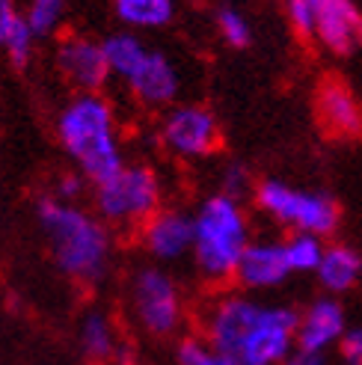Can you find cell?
<instances>
[{
  "instance_id": "6da1fadb",
  "label": "cell",
  "mask_w": 362,
  "mask_h": 365,
  "mask_svg": "<svg viewBox=\"0 0 362 365\" xmlns=\"http://www.w3.org/2000/svg\"><path fill=\"white\" fill-rule=\"evenodd\" d=\"M300 315L288 306H262L247 297H226L214 309L211 348L234 365H282L297 344Z\"/></svg>"
},
{
  "instance_id": "7a4b0ae2",
  "label": "cell",
  "mask_w": 362,
  "mask_h": 365,
  "mask_svg": "<svg viewBox=\"0 0 362 365\" xmlns=\"http://www.w3.org/2000/svg\"><path fill=\"white\" fill-rule=\"evenodd\" d=\"M60 137L66 152L95 185H104L122 173L119 145L113 137V113L101 96L83 93L71 101L60 116Z\"/></svg>"
},
{
  "instance_id": "3957f363",
  "label": "cell",
  "mask_w": 362,
  "mask_h": 365,
  "mask_svg": "<svg viewBox=\"0 0 362 365\" xmlns=\"http://www.w3.org/2000/svg\"><path fill=\"white\" fill-rule=\"evenodd\" d=\"M39 220L45 226V235L53 250V262L63 273L83 282H95L110 255V241L101 223L83 211L63 205L57 199H45L39 205Z\"/></svg>"
},
{
  "instance_id": "277c9868",
  "label": "cell",
  "mask_w": 362,
  "mask_h": 365,
  "mask_svg": "<svg viewBox=\"0 0 362 365\" xmlns=\"http://www.w3.org/2000/svg\"><path fill=\"white\" fill-rule=\"evenodd\" d=\"M247 217L238 205V199L217 193L205 199L196 211V244L193 255L199 270L211 279H226L238 270L244 252L249 247Z\"/></svg>"
},
{
  "instance_id": "5b68a950",
  "label": "cell",
  "mask_w": 362,
  "mask_h": 365,
  "mask_svg": "<svg viewBox=\"0 0 362 365\" xmlns=\"http://www.w3.org/2000/svg\"><path fill=\"white\" fill-rule=\"evenodd\" d=\"M256 202L276 217L279 223L294 226L297 232L324 238L338 226V205L327 193H309V190H294L282 185V181L267 178L256 190Z\"/></svg>"
},
{
  "instance_id": "8992f818",
  "label": "cell",
  "mask_w": 362,
  "mask_h": 365,
  "mask_svg": "<svg viewBox=\"0 0 362 365\" xmlns=\"http://www.w3.org/2000/svg\"><path fill=\"white\" fill-rule=\"evenodd\" d=\"M157 181L146 167H122L110 181L98 185V211L107 220H143L157 205Z\"/></svg>"
},
{
  "instance_id": "52a82bcc",
  "label": "cell",
  "mask_w": 362,
  "mask_h": 365,
  "mask_svg": "<svg viewBox=\"0 0 362 365\" xmlns=\"http://www.w3.org/2000/svg\"><path fill=\"white\" fill-rule=\"evenodd\" d=\"M134 303L137 315L143 327L157 336L172 333V327L178 324V294L175 285L167 273H160L155 267L140 270L134 279Z\"/></svg>"
},
{
  "instance_id": "ba28073f",
  "label": "cell",
  "mask_w": 362,
  "mask_h": 365,
  "mask_svg": "<svg viewBox=\"0 0 362 365\" xmlns=\"http://www.w3.org/2000/svg\"><path fill=\"white\" fill-rule=\"evenodd\" d=\"M315 39L333 53H351L362 45V9L351 0H318Z\"/></svg>"
},
{
  "instance_id": "9c48e42d",
  "label": "cell",
  "mask_w": 362,
  "mask_h": 365,
  "mask_svg": "<svg viewBox=\"0 0 362 365\" xmlns=\"http://www.w3.org/2000/svg\"><path fill=\"white\" fill-rule=\"evenodd\" d=\"M164 140L178 155H208L217 145V122L205 107H178L167 116Z\"/></svg>"
},
{
  "instance_id": "30bf717a",
  "label": "cell",
  "mask_w": 362,
  "mask_h": 365,
  "mask_svg": "<svg viewBox=\"0 0 362 365\" xmlns=\"http://www.w3.org/2000/svg\"><path fill=\"white\" fill-rule=\"evenodd\" d=\"M57 66L71 83H78L81 89H89V93H95L107 81V75H110L104 48L93 39H83V36H71V39L60 45Z\"/></svg>"
},
{
  "instance_id": "8fae6325",
  "label": "cell",
  "mask_w": 362,
  "mask_h": 365,
  "mask_svg": "<svg viewBox=\"0 0 362 365\" xmlns=\"http://www.w3.org/2000/svg\"><path fill=\"white\" fill-rule=\"evenodd\" d=\"M345 333L348 330H345V309H341V303L333 297H321L300 315L297 348L324 354L330 344L345 339Z\"/></svg>"
},
{
  "instance_id": "7c38bea8",
  "label": "cell",
  "mask_w": 362,
  "mask_h": 365,
  "mask_svg": "<svg viewBox=\"0 0 362 365\" xmlns=\"http://www.w3.org/2000/svg\"><path fill=\"white\" fill-rule=\"evenodd\" d=\"M288 273H291V264H288L285 244L256 241V244L247 247L238 270H234V277H238L241 285H247V288H274V285L285 282Z\"/></svg>"
},
{
  "instance_id": "4fadbf2b",
  "label": "cell",
  "mask_w": 362,
  "mask_h": 365,
  "mask_svg": "<svg viewBox=\"0 0 362 365\" xmlns=\"http://www.w3.org/2000/svg\"><path fill=\"white\" fill-rule=\"evenodd\" d=\"M196 244V217L181 211L155 214L146 226V247L157 259H178Z\"/></svg>"
},
{
  "instance_id": "5bb4252c",
  "label": "cell",
  "mask_w": 362,
  "mask_h": 365,
  "mask_svg": "<svg viewBox=\"0 0 362 365\" xmlns=\"http://www.w3.org/2000/svg\"><path fill=\"white\" fill-rule=\"evenodd\" d=\"M318 119L336 137H353L362 128V113L353 93L338 81H327L318 89Z\"/></svg>"
},
{
  "instance_id": "9a60e30c",
  "label": "cell",
  "mask_w": 362,
  "mask_h": 365,
  "mask_svg": "<svg viewBox=\"0 0 362 365\" xmlns=\"http://www.w3.org/2000/svg\"><path fill=\"white\" fill-rule=\"evenodd\" d=\"M128 83L134 89V96L146 104H167L178 93V71L164 53L149 51V57L143 60V66L134 71V78Z\"/></svg>"
},
{
  "instance_id": "2e32d148",
  "label": "cell",
  "mask_w": 362,
  "mask_h": 365,
  "mask_svg": "<svg viewBox=\"0 0 362 365\" xmlns=\"http://www.w3.org/2000/svg\"><path fill=\"white\" fill-rule=\"evenodd\" d=\"M362 277V255L353 250V247H345V244H336V247H327L321 259V267H318V279L327 291H348L359 282Z\"/></svg>"
},
{
  "instance_id": "e0dca14e",
  "label": "cell",
  "mask_w": 362,
  "mask_h": 365,
  "mask_svg": "<svg viewBox=\"0 0 362 365\" xmlns=\"http://www.w3.org/2000/svg\"><path fill=\"white\" fill-rule=\"evenodd\" d=\"M30 42H33V30L27 24V15H21L9 0H4V4H0V45L9 51L15 66L27 63Z\"/></svg>"
},
{
  "instance_id": "ac0fdd59",
  "label": "cell",
  "mask_w": 362,
  "mask_h": 365,
  "mask_svg": "<svg viewBox=\"0 0 362 365\" xmlns=\"http://www.w3.org/2000/svg\"><path fill=\"white\" fill-rule=\"evenodd\" d=\"M104 48V57H107V66H110V71H116V75L122 78H134V71L143 66V60L149 57V51L143 48L140 39H134V36L128 33H119V36H110V39L101 42Z\"/></svg>"
},
{
  "instance_id": "d6986e66",
  "label": "cell",
  "mask_w": 362,
  "mask_h": 365,
  "mask_svg": "<svg viewBox=\"0 0 362 365\" xmlns=\"http://www.w3.org/2000/svg\"><path fill=\"white\" fill-rule=\"evenodd\" d=\"M113 9L131 27H160L172 18L170 0H119Z\"/></svg>"
},
{
  "instance_id": "ffe728a7",
  "label": "cell",
  "mask_w": 362,
  "mask_h": 365,
  "mask_svg": "<svg viewBox=\"0 0 362 365\" xmlns=\"http://www.w3.org/2000/svg\"><path fill=\"white\" fill-rule=\"evenodd\" d=\"M324 252H327V247L321 244V238L306 235V232H294L291 238L285 241V255H288V264H291V273L294 270H315L318 273Z\"/></svg>"
},
{
  "instance_id": "44dd1931",
  "label": "cell",
  "mask_w": 362,
  "mask_h": 365,
  "mask_svg": "<svg viewBox=\"0 0 362 365\" xmlns=\"http://www.w3.org/2000/svg\"><path fill=\"white\" fill-rule=\"evenodd\" d=\"M81 341H83V351L93 359H107L113 354V333H110V324L104 321V315H98V312L86 315Z\"/></svg>"
},
{
  "instance_id": "7402d4cb",
  "label": "cell",
  "mask_w": 362,
  "mask_h": 365,
  "mask_svg": "<svg viewBox=\"0 0 362 365\" xmlns=\"http://www.w3.org/2000/svg\"><path fill=\"white\" fill-rule=\"evenodd\" d=\"M217 27H220L223 39L232 45V48H247L252 42V27L249 21L232 6H220L217 9Z\"/></svg>"
},
{
  "instance_id": "603a6c76",
  "label": "cell",
  "mask_w": 362,
  "mask_h": 365,
  "mask_svg": "<svg viewBox=\"0 0 362 365\" xmlns=\"http://www.w3.org/2000/svg\"><path fill=\"white\" fill-rule=\"evenodd\" d=\"M60 18H63L60 0H36V4L27 9V24H30L33 36H48L60 24Z\"/></svg>"
},
{
  "instance_id": "cb8c5ba5",
  "label": "cell",
  "mask_w": 362,
  "mask_h": 365,
  "mask_svg": "<svg viewBox=\"0 0 362 365\" xmlns=\"http://www.w3.org/2000/svg\"><path fill=\"white\" fill-rule=\"evenodd\" d=\"M178 365H234L223 354H217L211 344L199 339H185L178 344Z\"/></svg>"
},
{
  "instance_id": "d4e9b609",
  "label": "cell",
  "mask_w": 362,
  "mask_h": 365,
  "mask_svg": "<svg viewBox=\"0 0 362 365\" xmlns=\"http://www.w3.org/2000/svg\"><path fill=\"white\" fill-rule=\"evenodd\" d=\"M288 21L300 36H315L318 33V0H291L288 4Z\"/></svg>"
},
{
  "instance_id": "484cf974",
  "label": "cell",
  "mask_w": 362,
  "mask_h": 365,
  "mask_svg": "<svg viewBox=\"0 0 362 365\" xmlns=\"http://www.w3.org/2000/svg\"><path fill=\"white\" fill-rule=\"evenodd\" d=\"M338 351L348 365H362V327H353L345 333V339L338 341Z\"/></svg>"
},
{
  "instance_id": "4316f807",
  "label": "cell",
  "mask_w": 362,
  "mask_h": 365,
  "mask_svg": "<svg viewBox=\"0 0 362 365\" xmlns=\"http://www.w3.org/2000/svg\"><path fill=\"white\" fill-rule=\"evenodd\" d=\"M247 181H249V175H247V170L241 167V163H232V167L226 170V178H223V187H226V196H232V199H238L244 190H247Z\"/></svg>"
},
{
  "instance_id": "83f0119b",
  "label": "cell",
  "mask_w": 362,
  "mask_h": 365,
  "mask_svg": "<svg viewBox=\"0 0 362 365\" xmlns=\"http://www.w3.org/2000/svg\"><path fill=\"white\" fill-rule=\"evenodd\" d=\"M282 365H327V362H324V354L294 348V351H291V356H288Z\"/></svg>"
},
{
  "instance_id": "f1b7e54d",
  "label": "cell",
  "mask_w": 362,
  "mask_h": 365,
  "mask_svg": "<svg viewBox=\"0 0 362 365\" xmlns=\"http://www.w3.org/2000/svg\"><path fill=\"white\" fill-rule=\"evenodd\" d=\"M81 193V178L78 175H66L60 181V196L63 199H71V196H78Z\"/></svg>"
}]
</instances>
